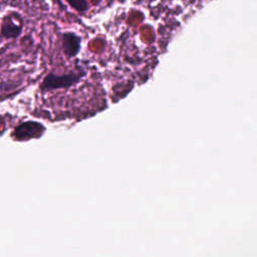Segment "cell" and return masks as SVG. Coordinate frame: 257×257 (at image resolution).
<instances>
[{"label": "cell", "mask_w": 257, "mask_h": 257, "mask_svg": "<svg viewBox=\"0 0 257 257\" xmlns=\"http://www.w3.org/2000/svg\"><path fill=\"white\" fill-rule=\"evenodd\" d=\"M81 77V74H76L74 72L66 73V74H55V73H49L47 74L41 84L40 88L42 90H50V89H56L61 87H68L75 82H77Z\"/></svg>", "instance_id": "obj_1"}, {"label": "cell", "mask_w": 257, "mask_h": 257, "mask_svg": "<svg viewBox=\"0 0 257 257\" xmlns=\"http://www.w3.org/2000/svg\"><path fill=\"white\" fill-rule=\"evenodd\" d=\"M23 21L21 17L16 14H8L2 19L0 35L4 39H14L17 38L22 33Z\"/></svg>", "instance_id": "obj_2"}, {"label": "cell", "mask_w": 257, "mask_h": 257, "mask_svg": "<svg viewBox=\"0 0 257 257\" xmlns=\"http://www.w3.org/2000/svg\"><path fill=\"white\" fill-rule=\"evenodd\" d=\"M61 46L67 57H74L80 51L81 39L74 32H65L61 35Z\"/></svg>", "instance_id": "obj_3"}, {"label": "cell", "mask_w": 257, "mask_h": 257, "mask_svg": "<svg viewBox=\"0 0 257 257\" xmlns=\"http://www.w3.org/2000/svg\"><path fill=\"white\" fill-rule=\"evenodd\" d=\"M69 5L78 12H84L87 10V1L86 0H67Z\"/></svg>", "instance_id": "obj_4"}]
</instances>
